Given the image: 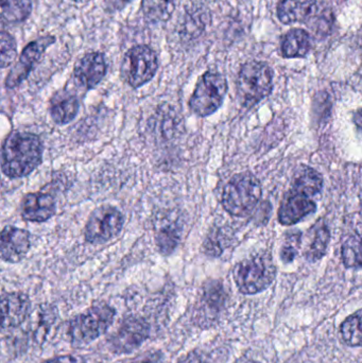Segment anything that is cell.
Listing matches in <instances>:
<instances>
[{
  "label": "cell",
  "instance_id": "obj_15",
  "mask_svg": "<svg viewBox=\"0 0 362 363\" xmlns=\"http://www.w3.org/2000/svg\"><path fill=\"white\" fill-rule=\"evenodd\" d=\"M57 205L51 194L31 192L23 196L21 204V216L26 221L43 223L55 213Z\"/></svg>",
  "mask_w": 362,
  "mask_h": 363
},
{
  "label": "cell",
  "instance_id": "obj_1",
  "mask_svg": "<svg viewBox=\"0 0 362 363\" xmlns=\"http://www.w3.org/2000/svg\"><path fill=\"white\" fill-rule=\"evenodd\" d=\"M42 140L35 134L12 132L2 145L1 170L10 179L29 176L43 161Z\"/></svg>",
  "mask_w": 362,
  "mask_h": 363
},
{
  "label": "cell",
  "instance_id": "obj_19",
  "mask_svg": "<svg viewBox=\"0 0 362 363\" xmlns=\"http://www.w3.org/2000/svg\"><path fill=\"white\" fill-rule=\"evenodd\" d=\"M225 301V294L221 286L213 284L210 287H206L202 296L201 313H204V317L200 322L212 323L215 321L216 320L215 315H219V313L222 311Z\"/></svg>",
  "mask_w": 362,
  "mask_h": 363
},
{
  "label": "cell",
  "instance_id": "obj_14",
  "mask_svg": "<svg viewBox=\"0 0 362 363\" xmlns=\"http://www.w3.org/2000/svg\"><path fill=\"white\" fill-rule=\"evenodd\" d=\"M106 74V63L103 55L91 52L79 60L74 67L76 82L84 89H93L101 82Z\"/></svg>",
  "mask_w": 362,
  "mask_h": 363
},
{
  "label": "cell",
  "instance_id": "obj_12",
  "mask_svg": "<svg viewBox=\"0 0 362 363\" xmlns=\"http://www.w3.org/2000/svg\"><path fill=\"white\" fill-rule=\"evenodd\" d=\"M2 333L19 328L29 318L31 303L26 294L10 292L2 294Z\"/></svg>",
  "mask_w": 362,
  "mask_h": 363
},
{
  "label": "cell",
  "instance_id": "obj_27",
  "mask_svg": "<svg viewBox=\"0 0 362 363\" xmlns=\"http://www.w3.org/2000/svg\"><path fill=\"white\" fill-rule=\"evenodd\" d=\"M16 55L17 46L14 38L6 32H1V67L6 68L11 65Z\"/></svg>",
  "mask_w": 362,
  "mask_h": 363
},
{
  "label": "cell",
  "instance_id": "obj_32",
  "mask_svg": "<svg viewBox=\"0 0 362 363\" xmlns=\"http://www.w3.org/2000/svg\"><path fill=\"white\" fill-rule=\"evenodd\" d=\"M131 0H110V6L113 9H123Z\"/></svg>",
  "mask_w": 362,
  "mask_h": 363
},
{
  "label": "cell",
  "instance_id": "obj_28",
  "mask_svg": "<svg viewBox=\"0 0 362 363\" xmlns=\"http://www.w3.org/2000/svg\"><path fill=\"white\" fill-rule=\"evenodd\" d=\"M163 362V354L161 352H148L140 355V357L128 360L125 363H162Z\"/></svg>",
  "mask_w": 362,
  "mask_h": 363
},
{
  "label": "cell",
  "instance_id": "obj_21",
  "mask_svg": "<svg viewBox=\"0 0 362 363\" xmlns=\"http://www.w3.org/2000/svg\"><path fill=\"white\" fill-rule=\"evenodd\" d=\"M316 198L323 188L322 176L312 168L303 166L298 170L293 178V187Z\"/></svg>",
  "mask_w": 362,
  "mask_h": 363
},
{
  "label": "cell",
  "instance_id": "obj_6",
  "mask_svg": "<svg viewBox=\"0 0 362 363\" xmlns=\"http://www.w3.org/2000/svg\"><path fill=\"white\" fill-rule=\"evenodd\" d=\"M227 93V79L219 72H208L198 81L189 99V108L200 117L214 114L222 106Z\"/></svg>",
  "mask_w": 362,
  "mask_h": 363
},
{
  "label": "cell",
  "instance_id": "obj_10",
  "mask_svg": "<svg viewBox=\"0 0 362 363\" xmlns=\"http://www.w3.org/2000/svg\"><path fill=\"white\" fill-rule=\"evenodd\" d=\"M55 43L52 36H45L30 43L19 57L18 62L11 69L10 74L6 77V87L9 89L18 86L23 80L27 79L34 66L40 61L46 49Z\"/></svg>",
  "mask_w": 362,
  "mask_h": 363
},
{
  "label": "cell",
  "instance_id": "obj_25",
  "mask_svg": "<svg viewBox=\"0 0 362 363\" xmlns=\"http://www.w3.org/2000/svg\"><path fill=\"white\" fill-rule=\"evenodd\" d=\"M342 260L348 268L362 269V234L354 235L344 242Z\"/></svg>",
  "mask_w": 362,
  "mask_h": 363
},
{
  "label": "cell",
  "instance_id": "obj_2",
  "mask_svg": "<svg viewBox=\"0 0 362 363\" xmlns=\"http://www.w3.org/2000/svg\"><path fill=\"white\" fill-rule=\"evenodd\" d=\"M116 311L108 304L94 305L74 317L68 326V337L74 347H84L108 332Z\"/></svg>",
  "mask_w": 362,
  "mask_h": 363
},
{
  "label": "cell",
  "instance_id": "obj_31",
  "mask_svg": "<svg viewBox=\"0 0 362 363\" xmlns=\"http://www.w3.org/2000/svg\"><path fill=\"white\" fill-rule=\"evenodd\" d=\"M353 121H354V125H356L357 131L362 135V108L354 113Z\"/></svg>",
  "mask_w": 362,
  "mask_h": 363
},
{
  "label": "cell",
  "instance_id": "obj_17",
  "mask_svg": "<svg viewBox=\"0 0 362 363\" xmlns=\"http://www.w3.org/2000/svg\"><path fill=\"white\" fill-rule=\"evenodd\" d=\"M79 100L70 91H61L50 101V116L57 125H67L76 118Z\"/></svg>",
  "mask_w": 362,
  "mask_h": 363
},
{
  "label": "cell",
  "instance_id": "obj_30",
  "mask_svg": "<svg viewBox=\"0 0 362 363\" xmlns=\"http://www.w3.org/2000/svg\"><path fill=\"white\" fill-rule=\"evenodd\" d=\"M295 251L293 247H285L282 251V258L285 262H291L295 258Z\"/></svg>",
  "mask_w": 362,
  "mask_h": 363
},
{
  "label": "cell",
  "instance_id": "obj_13",
  "mask_svg": "<svg viewBox=\"0 0 362 363\" xmlns=\"http://www.w3.org/2000/svg\"><path fill=\"white\" fill-rule=\"evenodd\" d=\"M31 247L30 233L23 228L8 225L1 232L0 254L4 262L16 264L27 255Z\"/></svg>",
  "mask_w": 362,
  "mask_h": 363
},
{
  "label": "cell",
  "instance_id": "obj_3",
  "mask_svg": "<svg viewBox=\"0 0 362 363\" xmlns=\"http://www.w3.org/2000/svg\"><path fill=\"white\" fill-rule=\"evenodd\" d=\"M273 87V72L264 62L250 61L240 69L237 80L238 100L244 108L263 101Z\"/></svg>",
  "mask_w": 362,
  "mask_h": 363
},
{
  "label": "cell",
  "instance_id": "obj_26",
  "mask_svg": "<svg viewBox=\"0 0 362 363\" xmlns=\"http://www.w3.org/2000/svg\"><path fill=\"white\" fill-rule=\"evenodd\" d=\"M157 245L159 253L168 256L174 253L180 242V233L176 226L168 225L161 228L157 235Z\"/></svg>",
  "mask_w": 362,
  "mask_h": 363
},
{
  "label": "cell",
  "instance_id": "obj_16",
  "mask_svg": "<svg viewBox=\"0 0 362 363\" xmlns=\"http://www.w3.org/2000/svg\"><path fill=\"white\" fill-rule=\"evenodd\" d=\"M317 12L316 0H282L278 6V19L286 25L308 21Z\"/></svg>",
  "mask_w": 362,
  "mask_h": 363
},
{
  "label": "cell",
  "instance_id": "obj_5",
  "mask_svg": "<svg viewBox=\"0 0 362 363\" xmlns=\"http://www.w3.org/2000/svg\"><path fill=\"white\" fill-rule=\"evenodd\" d=\"M261 198L259 181L251 174L233 177L225 185L222 205L227 213L235 217L249 215Z\"/></svg>",
  "mask_w": 362,
  "mask_h": 363
},
{
  "label": "cell",
  "instance_id": "obj_4",
  "mask_svg": "<svg viewBox=\"0 0 362 363\" xmlns=\"http://www.w3.org/2000/svg\"><path fill=\"white\" fill-rule=\"evenodd\" d=\"M233 274L242 294H256L273 283L276 268L270 254L261 253L236 264Z\"/></svg>",
  "mask_w": 362,
  "mask_h": 363
},
{
  "label": "cell",
  "instance_id": "obj_18",
  "mask_svg": "<svg viewBox=\"0 0 362 363\" xmlns=\"http://www.w3.org/2000/svg\"><path fill=\"white\" fill-rule=\"evenodd\" d=\"M310 47V36L305 30H290L283 38L282 52L287 59L305 57Z\"/></svg>",
  "mask_w": 362,
  "mask_h": 363
},
{
  "label": "cell",
  "instance_id": "obj_34",
  "mask_svg": "<svg viewBox=\"0 0 362 363\" xmlns=\"http://www.w3.org/2000/svg\"><path fill=\"white\" fill-rule=\"evenodd\" d=\"M251 363H253V362H251Z\"/></svg>",
  "mask_w": 362,
  "mask_h": 363
},
{
  "label": "cell",
  "instance_id": "obj_29",
  "mask_svg": "<svg viewBox=\"0 0 362 363\" xmlns=\"http://www.w3.org/2000/svg\"><path fill=\"white\" fill-rule=\"evenodd\" d=\"M43 363H86L81 356L65 355L52 358Z\"/></svg>",
  "mask_w": 362,
  "mask_h": 363
},
{
  "label": "cell",
  "instance_id": "obj_24",
  "mask_svg": "<svg viewBox=\"0 0 362 363\" xmlns=\"http://www.w3.org/2000/svg\"><path fill=\"white\" fill-rule=\"evenodd\" d=\"M30 0H1V16L8 23H21L29 16Z\"/></svg>",
  "mask_w": 362,
  "mask_h": 363
},
{
  "label": "cell",
  "instance_id": "obj_7",
  "mask_svg": "<svg viewBox=\"0 0 362 363\" xmlns=\"http://www.w3.org/2000/svg\"><path fill=\"white\" fill-rule=\"evenodd\" d=\"M125 216L116 207L104 205L89 216L85 225V239L91 245H102L116 238L123 230Z\"/></svg>",
  "mask_w": 362,
  "mask_h": 363
},
{
  "label": "cell",
  "instance_id": "obj_8",
  "mask_svg": "<svg viewBox=\"0 0 362 363\" xmlns=\"http://www.w3.org/2000/svg\"><path fill=\"white\" fill-rule=\"evenodd\" d=\"M157 67L159 62L154 51L150 47L140 45L125 53L121 72L128 84L138 89L152 80Z\"/></svg>",
  "mask_w": 362,
  "mask_h": 363
},
{
  "label": "cell",
  "instance_id": "obj_9",
  "mask_svg": "<svg viewBox=\"0 0 362 363\" xmlns=\"http://www.w3.org/2000/svg\"><path fill=\"white\" fill-rule=\"evenodd\" d=\"M150 334V326L142 318L132 317L123 320L114 334L108 339L111 351L115 354H129L135 351Z\"/></svg>",
  "mask_w": 362,
  "mask_h": 363
},
{
  "label": "cell",
  "instance_id": "obj_23",
  "mask_svg": "<svg viewBox=\"0 0 362 363\" xmlns=\"http://www.w3.org/2000/svg\"><path fill=\"white\" fill-rule=\"evenodd\" d=\"M342 339L349 347H362V309L346 318L341 324Z\"/></svg>",
  "mask_w": 362,
  "mask_h": 363
},
{
  "label": "cell",
  "instance_id": "obj_22",
  "mask_svg": "<svg viewBox=\"0 0 362 363\" xmlns=\"http://www.w3.org/2000/svg\"><path fill=\"white\" fill-rule=\"evenodd\" d=\"M142 10L151 23L167 21L174 10V0H142Z\"/></svg>",
  "mask_w": 362,
  "mask_h": 363
},
{
  "label": "cell",
  "instance_id": "obj_20",
  "mask_svg": "<svg viewBox=\"0 0 362 363\" xmlns=\"http://www.w3.org/2000/svg\"><path fill=\"white\" fill-rule=\"evenodd\" d=\"M329 242V230L327 224L318 222L312 228L310 241L306 247V258L310 262L320 259L327 253Z\"/></svg>",
  "mask_w": 362,
  "mask_h": 363
},
{
  "label": "cell",
  "instance_id": "obj_11",
  "mask_svg": "<svg viewBox=\"0 0 362 363\" xmlns=\"http://www.w3.org/2000/svg\"><path fill=\"white\" fill-rule=\"evenodd\" d=\"M310 194L291 188L283 199L278 211V220L283 225L298 223L317 211L316 201Z\"/></svg>",
  "mask_w": 362,
  "mask_h": 363
},
{
  "label": "cell",
  "instance_id": "obj_33",
  "mask_svg": "<svg viewBox=\"0 0 362 363\" xmlns=\"http://www.w3.org/2000/svg\"><path fill=\"white\" fill-rule=\"evenodd\" d=\"M74 1H77V2H85V1H89V0H74Z\"/></svg>",
  "mask_w": 362,
  "mask_h": 363
}]
</instances>
